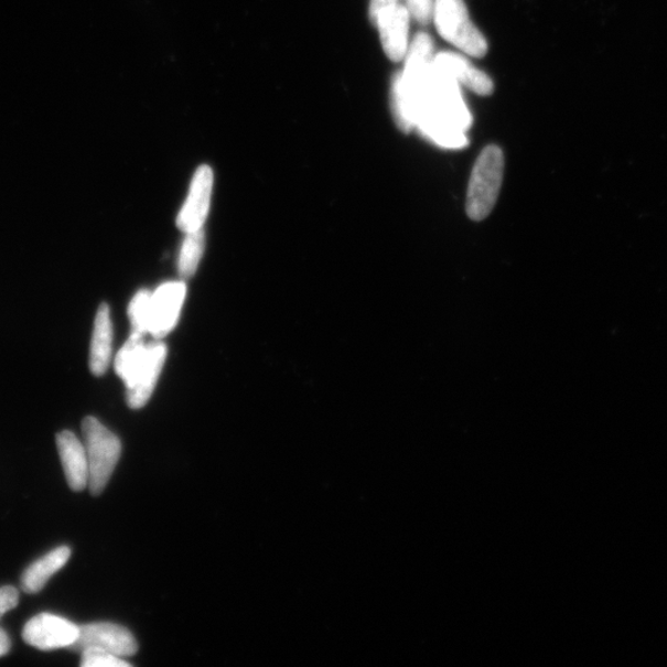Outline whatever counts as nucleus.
I'll return each mask as SVG.
<instances>
[{"label": "nucleus", "instance_id": "f257e3e1", "mask_svg": "<svg viewBox=\"0 0 667 667\" xmlns=\"http://www.w3.org/2000/svg\"><path fill=\"white\" fill-rule=\"evenodd\" d=\"M503 171H505V158L498 147L490 146L480 153L469 182L466 213L470 219L484 220L495 208L502 187Z\"/></svg>", "mask_w": 667, "mask_h": 667}, {"label": "nucleus", "instance_id": "f03ea898", "mask_svg": "<svg viewBox=\"0 0 667 667\" xmlns=\"http://www.w3.org/2000/svg\"><path fill=\"white\" fill-rule=\"evenodd\" d=\"M84 444L88 460V487L98 496L105 491L121 455V441L95 417L82 422Z\"/></svg>", "mask_w": 667, "mask_h": 667}, {"label": "nucleus", "instance_id": "7ed1b4c3", "mask_svg": "<svg viewBox=\"0 0 667 667\" xmlns=\"http://www.w3.org/2000/svg\"><path fill=\"white\" fill-rule=\"evenodd\" d=\"M435 24L441 36L463 53L482 57L487 53V41L472 24L464 0H437Z\"/></svg>", "mask_w": 667, "mask_h": 667}, {"label": "nucleus", "instance_id": "20e7f679", "mask_svg": "<svg viewBox=\"0 0 667 667\" xmlns=\"http://www.w3.org/2000/svg\"><path fill=\"white\" fill-rule=\"evenodd\" d=\"M87 648H99L129 658L138 653L139 646L133 635L116 623L97 622L79 625L77 641L68 649L80 653Z\"/></svg>", "mask_w": 667, "mask_h": 667}, {"label": "nucleus", "instance_id": "39448f33", "mask_svg": "<svg viewBox=\"0 0 667 667\" xmlns=\"http://www.w3.org/2000/svg\"><path fill=\"white\" fill-rule=\"evenodd\" d=\"M168 357V346L160 338L148 344L147 353L132 376L125 384L127 402L132 409H140L149 402L159 381Z\"/></svg>", "mask_w": 667, "mask_h": 667}, {"label": "nucleus", "instance_id": "423d86ee", "mask_svg": "<svg viewBox=\"0 0 667 667\" xmlns=\"http://www.w3.org/2000/svg\"><path fill=\"white\" fill-rule=\"evenodd\" d=\"M79 625L58 615L41 613L23 630V639L39 650L68 649L78 638Z\"/></svg>", "mask_w": 667, "mask_h": 667}, {"label": "nucleus", "instance_id": "0eeeda50", "mask_svg": "<svg viewBox=\"0 0 667 667\" xmlns=\"http://www.w3.org/2000/svg\"><path fill=\"white\" fill-rule=\"evenodd\" d=\"M186 283L166 282L151 292L149 334L155 338L165 337L176 326L184 300Z\"/></svg>", "mask_w": 667, "mask_h": 667}, {"label": "nucleus", "instance_id": "6e6552de", "mask_svg": "<svg viewBox=\"0 0 667 667\" xmlns=\"http://www.w3.org/2000/svg\"><path fill=\"white\" fill-rule=\"evenodd\" d=\"M372 19L378 28L386 55L396 63L404 60L408 50V8L396 2L379 9Z\"/></svg>", "mask_w": 667, "mask_h": 667}, {"label": "nucleus", "instance_id": "1a4fd4ad", "mask_svg": "<svg viewBox=\"0 0 667 667\" xmlns=\"http://www.w3.org/2000/svg\"><path fill=\"white\" fill-rule=\"evenodd\" d=\"M213 182V171L207 165L201 166L194 173L189 197L177 217V227L182 232L189 233L203 228L211 208Z\"/></svg>", "mask_w": 667, "mask_h": 667}, {"label": "nucleus", "instance_id": "9d476101", "mask_svg": "<svg viewBox=\"0 0 667 667\" xmlns=\"http://www.w3.org/2000/svg\"><path fill=\"white\" fill-rule=\"evenodd\" d=\"M61 463H63L67 484L75 492L88 487V460L84 441L69 430L56 437Z\"/></svg>", "mask_w": 667, "mask_h": 667}, {"label": "nucleus", "instance_id": "9b49d317", "mask_svg": "<svg viewBox=\"0 0 667 667\" xmlns=\"http://www.w3.org/2000/svg\"><path fill=\"white\" fill-rule=\"evenodd\" d=\"M434 67L454 79L458 85H464L480 96H488L494 90V84L491 78L475 67H472L469 61L454 53H441L434 56Z\"/></svg>", "mask_w": 667, "mask_h": 667}, {"label": "nucleus", "instance_id": "f8f14e48", "mask_svg": "<svg viewBox=\"0 0 667 667\" xmlns=\"http://www.w3.org/2000/svg\"><path fill=\"white\" fill-rule=\"evenodd\" d=\"M112 325L109 306H99L96 315L94 336L90 345V372L96 376L107 373L111 357Z\"/></svg>", "mask_w": 667, "mask_h": 667}, {"label": "nucleus", "instance_id": "ddd939ff", "mask_svg": "<svg viewBox=\"0 0 667 667\" xmlns=\"http://www.w3.org/2000/svg\"><path fill=\"white\" fill-rule=\"evenodd\" d=\"M69 558L71 549L60 547L32 563L22 574L23 591L33 594L43 590L50 578L63 569Z\"/></svg>", "mask_w": 667, "mask_h": 667}, {"label": "nucleus", "instance_id": "4468645a", "mask_svg": "<svg viewBox=\"0 0 667 667\" xmlns=\"http://www.w3.org/2000/svg\"><path fill=\"white\" fill-rule=\"evenodd\" d=\"M205 249L203 228L186 233L181 246L177 269L182 279H191L196 273Z\"/></svg>", "mask_w": 667, "mask_h": 667}, {"label": "nucleus", "instance_id": "2eb2a0df", "mask_svg": "<svg viewBox=\"0 0 667 667\" xmlns=\"http://www.w3.org/2000/svg\"><path fill=\"white\" fill-rule=\"evenodd\" d=\"M147 347L148 344L143 342V335L131 333L116 358V373L122 379V383L126 384L136 372L147 353Z\"/></svg>", "mask_w": 667, "mask_h": 667}, {"label": "nucleus", "instance_id": "dca6fc26", "mask_svg": "<svg viewBox=\"0 0 667 667\" xmlns=\"http://www.w3.org/2000/svg\"><path fill=\"white\" fill-rule=\"evenodd\" d=\"M392 111L400 130L409 131L416 127L412 101H410L400 74L396 75L394 80Z\"/></svg>", "mask_w": 667, "mask_h": 667}, {"label": "nucleus", "instance_id": "f3484780", "mask_svg": "<svg viewBox=\"0 0 667 667\" xmlns=\"http://www.w3.org/2000/svg\"><path fill=\"white\" fill-rule=\"evenodd\" d=\"M150 299L151 292L141 290L130 302L129 318L131 322V333L141 335L149 334L150 324Z\"/></svg>", "mask_w": 667, "mask_h": 667}, {"label": "nucleus", "instance_id": "a211bd4d", "mask_svg": "<svg viewBox=\"0 0 667 667\" xmlns=\"http://www.w3.org/2000/svg\"><path fill=\"white\" fill-rule=\"evenodd\" d=\"M80 666L84 667H128L130 663L119 656L99 648H87L80 652Z\"/></svg>", "mask_w": 667, "mask_h": 667}, {"label": "nucleus", "instance_id": "6ab92c4d", "mask_svg": "<svg viewBox=\"0 0 667 667\" xmlns=\"http://www.w3.org/2000/svg\"><path fill=\"white\" fill-rule=\"evenodd\" d=\"M407 4L409 13L412 14L419 23H429L434 10L433 0H407Z\"/></svg>", "mask_w": 667, "mask_h": 667}, {"label": "nucleus", "instance_id": "aec40b11", "mask_svg": "<svg viewBox=\"0 0 667 667\" xmlns=\"http://www.w3.org/2000/svg\"><path fill=\"white\" fill-rule=\"evenodd\" d=\"M19 603V591L13 587L0 588V620L3 615L17 607Z\"/></svg>", "mask_w": 667, "mask_h": 667}, {"label": "nucleus", "instance_id": "412c9836", "mask_svg": "<svg viewBox=\"0 0 667 667\" xmlns=\"http://www.w3.org/2000/svg\"><path fill=\"white\" fill-rule=\"evenodd\" d=\"M10 650V639L6 631L0 628V656L8 654Z\"/></svg>", "mask_w": 667, "mask_h": 667}]
</instances>
